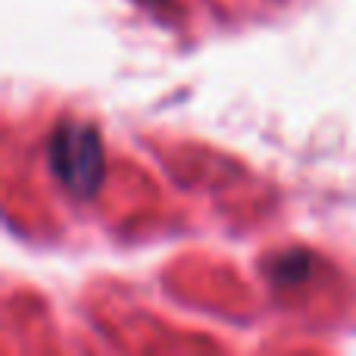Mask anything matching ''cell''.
<instances>
[{"label":"cell","instance_id":"6da1fadb","mask_svg":"<svg viewBox=\"0 0 356 356\" xmlns=\"http://www.w3.org/2000/svg\"><path fill=\"white\" fill-rule=\"evenodd\" d=\"M47 163L54 178L79 200L97 197L104 184V138L88 122H63L50 135Z\"/></svg>","mask_w":356,"mask_h":356}]
</instances>
